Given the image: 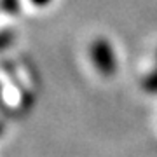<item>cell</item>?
I'll return each mask as SVG.
<instances>
[{
  "instance_id": "2",
  "label": "cell",
  "mask_w": 157,
  "mask_h": 157,
  "mask_svg": "<svg viewBox=\"0 0 157 157\" xmlns=\"http://www.w3.org/2000/svg\"><path fill=\"white\" fill-rule=\"evenodd\" d=\"M143 87H145V91H148V93H157V68L145 78Z\"/></svg>"
},
{
  "instance_id": "1",
  "label": "cell",
  "mask_w": 157,
  "mask_h": 157,
  "mask_svg": "<svg viewBox=\"0 0 157 157\" xmlns=\"http://www.w3.org/2000/svg\"><path fill=\"white\" fill-rule=\"evenodd\" d=\"M91 59L94 63L96 70L105 75L110 77L115 73L117 70V59H115V52L113 47L110 45L107 39H96L91 45Z\"/></svg>"
},
{
  "instance_id": "3",
  "label": "cell",
  "mask_w": 157,
  "mask_h": 157,
  "mask_svg": "<svg viewBox=\"0 0 157 157\" xmlns=\"http://www.w3.org/2000/svg\"><path fill=\"white\" fill-rule=\"evenodd\" d=\"M2 7H4V11L9 12V14H16V12L19 11V0H4Z\"/></svg>"
},
{
  "instance_id": "4",
  "label": "cell",
  "mask_w": 157,
  "mask_h": 157,
  "mask_svg": "<svg viewBox=\"0 0 157 157\" xmlns=\"http://www.w3.org/2000/svg\"><path fill=\"white\" fill-rule=\"evenodd\" d=\"M33 6H37V7H45V6H49L51 4V0H30Z\"/></svg>"
}]
</instances>
